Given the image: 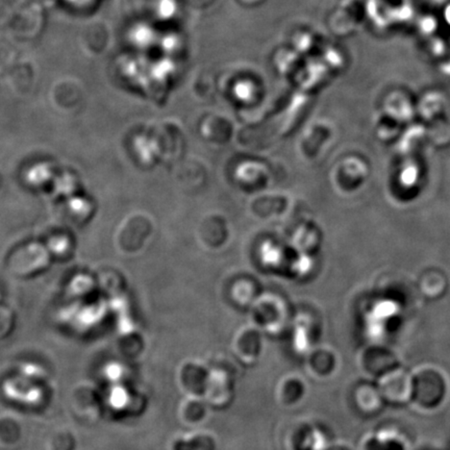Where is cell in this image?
<instances>
[{"label":"cell","mask_w":450,"mask_h":450,"mask_svg":"<svg viewBox=\"0 0 450 450\" xmlns=\"http://www.w3.org/2000/svg\"><path fill=\"white\" fill-rule=\"evenodd\" d=\"M335 182L344 191H353L363 185L368 177V168L357 158H348L339 164L335 172Z\"/></svg>","instance_id":"6da1fadb"},{"label":"cell","mask_w":450,"mask_h":450,"mask_svg":"<svg viewBox=\"0 0 450 450\" xmlns=\"http://www.w3.org/2000/svg\"><path fill=\"white\" fill-rule=\"evenodd\" d=\"M3 393L12 401L27 405H36L41 401L43 392L41 388L31 385L29 381L12 379L5 382L3 387Z\"/></svg>","instance_id":"7a4b0ae2"},{"label":"cell","mask_w":450,"mask_h":450,"mask_svg":"<svg viewBox=\"0 0 450 450\" xmlns=\"http://www.w3.org/2000/svg\"><path fill=\"white\" fill-rule=\"evenodd\" d=\"M319 229L311 222L303 223L294 236V248L299 253L311 255L321 243Z\"/></svg>","instance_id":"3957f363"},{"label":"cell","mask_w":450,"mask_h":450,"mask_svg":"<svg viewBox=\"0 0 450 450\" xmlns=\"http://www.w3.org/2000/svg\"><path fill=\"white\" fill-rule=\"evenodd\" d=\"M420 288L422 293L425 295L437 297L445 291L446 282L442 274L431 272V273L423 274L420 282Z\"/></svg>","instance_id":"277c9868"},{"label":"cell","mask_w":450,"mask_h":450,"mask_svg":"<svg viewBox=\"0 0 450 450\" xmlns=\"http://www.w3.org/2000/svg\"><path fill=\"white\" fill-rule=\"evenodd\" d=\"M399 182L405 187H414L419 181V168L413 162H408L399 173Z\"/></svg>","instance_id":"5b68a950"},{"label":"cell","mask_w":450,"mask_h":450,"mask_svg":"<svg viewBox=\"0 0 450 450\" xmlns=\"http://www.w3.org/2000/svg\"><path fill=\"white\" fill-rule=\"evenodd\" d=\"M20 372H21L22 377L27 379H41L44 375L43 368L33 363L23 364L20 368Z\"/></svg>","instance_id":"8992f818"}]
</instances>
